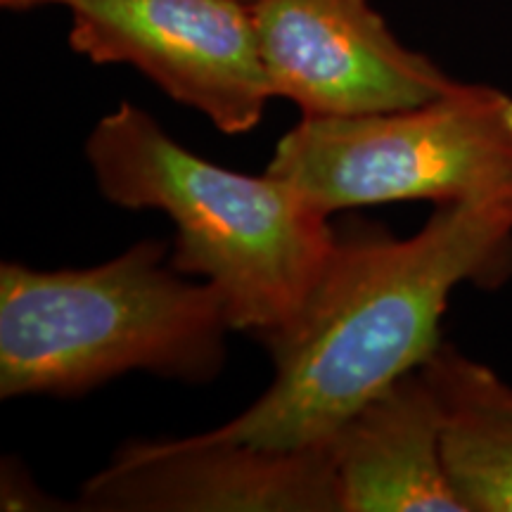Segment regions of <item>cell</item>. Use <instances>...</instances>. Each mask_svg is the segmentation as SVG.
<instances>
[{
    "label": "cell",
    "mask_w": 512,
    "mask_h": 512,
    "mask_svg": "<svg viewBox=\"0 0 512 512\" xmlns=\"http://www.w3.org/2000/svg\"><path fill=\"white\" fill-rule=\"evenodd\" d=\"M3 510H50V498L41 494V489L31 482L29 472L17 463L3 465V496H0Z\"/></svg>",
    "instance_id": "cell-10"
},
{
    "label": "cell",
    "mask_w": 512,
    "mask_h": 512,
    "mask_svg": "<svg viewBox=\"0 0 512 512\" xmlns=\"http://www.w3.org/2000/svg\"><path fill=\"white\" fill-rule=\"evenodd\" d=\"M444 408V460L465 512H512V384L439 344L422 366Z\"/></svg>",
    "instance_id": "cell-9"
},
{
    "label": "cell",
    "mask_w": 512,
    "mask_h": 512,
    "mask_svg": "<svg viewBox=\"0 0 512 512\" xmlns=\"http://www.w3.org/2000/svg\"><path fill=\"white\" fill-rule=\"evenodd\" d=\"M83 152L107 202L171 221V266L214 287L233 332L266 347L302 316L335 226L297 188L195 155L133 102L107 112Z\"/></svg>",
    "instance_id": "cell-2"
},
{
    "label": "cell",
    "mask_w": 512,
    "mask_h": 512,
    "mask_svg": "<svg viewBox=\"0 0 512 512\" xmlns=\"http://www.w3.org/2000/svg\"><path fill=\"white\" fill-rule=\"evenodd\" d=\"M510 275L512 185L434 204L408 238L344 223L302 316L266 344V392L209 432L271 448L328 444L358 408L430 361L460 285L491 290Z\"/></svg>",
    "instance_id": "cell-1"
},
{
    "label": "cell",
    "mask_w": 512,
    "mask_h": 512,
    "mask_svg": "<svg viewBox=\"0 0 512 512\" xmlns=\"http://www.w3.org/2000/svg\"><path fill=\"white\" fill-rule=\"evenodd\" d=\"M339 512H465L444 460V408L422 368L358 408L328 441Z\"/></svg>",
    "instance_id": "cell-8"
},
{
    "label": "cell",
    "mask_w": 512,
    "mask_h": 512,
    "mask_svg": "<svg viewBox=\"0 0 512 512\" xmlns=\"http://www.w3.org/2000/svg\"><path fill=\"white\" fill-rule=\"evenodd\" d=\"M169 256V242L145 238L88 268L3 261L0 396L72 399L128 373L214 382L233 332L226 306Z\"/></svg>",
    "instance_id": "cell-3"
},
{
    "label": "cell",
    "mask_w": 512,
    "mask_h": 512,
    "mask_svg": "<svg viewBox=\"0 0 512 512\" xmlns=\"http://www.w3.org/2000/svg\"><path fill=\"white\" fill-rule=\"evenodd\" d=\"M60 8L69 46L93 64H126L228 136L254 131L273 100L247 0H15Z\"/></svg>",
    "instance_id": "cell-5"
},
{
    "label": "cell",
    "mask_w": 512,
    "mask_h": 512,
    "mask_svg": "<svg viewBox=\"0 0 512 512\" xmlns=\"http://www.w3.org/2000/svg\"><path fill=\"white\" fill-rule=\"evenodd\" d=\"M12 3H15V0H0V5H3V8H5V10H8ZM247 3H252V0H247Z\"/></svg>",
    "instance_id": "cell-11"
},
{
    "label": "cell",
    "mask_w": 512,
    "mask_h": 512,
    "mask_svg": "<svg viewBox=\"0 0 512 512\" xmlns=\"http://www.w3.org/2000/svg\"><path fill=\"white\" fill-rule=\"evenodd\" d=\"M79 510L339 512L328 444L271 448L200 432L119 446L81 486Z\"/></svg>",
    "instance_id": "cell-7"
},
{
    "label": "cell",
    "mask_w": 512,
    "mask_h": 512,
    "mask_svg": "<svg viewBox=\"0 0 512 512\" xmlns=\"http://www.w3.org/2000/svg\"><path fill=\"white\" fill-rule=\"evenodd\" d=\"M266 171L323 214L396 202H460L512 185V95L463 83L403 110L302 117Z\"/></svg>",
    "instance_id": "cell-4"
},
{
    "label": "cell",
    "mask_w": 512,
    "mask_h": 512,
    "mask_svg": "<svg viewBox=\"0 0 512 512\" xmlns=\"http://www.w3.org/2000/svg\"><path fill=\"white\" fill-rule=\"evenodd\" d=\"M273 98L302 117L403 110L456 86L432 57L408 48L370 0H252Z\"/></svg>",
    "instance_id": "cell-6"
}]
</instances>
